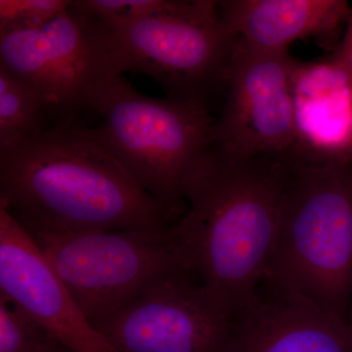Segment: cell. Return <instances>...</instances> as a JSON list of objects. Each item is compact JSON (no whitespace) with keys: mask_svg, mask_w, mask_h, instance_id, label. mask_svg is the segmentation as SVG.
Here are the masks:
<instances>
[{"mask_svg":"<svg viewBox=\"0 0 352 352\" xmlns=\"http://www.w3.org/2000/svg\"><path fill=\"white\" fill-rule=\"evenodd\" d=\"M289 175V157L232 159L214 150L173 226L185 268L231 319L267 272Z\"/></svg>","mask_w":352,"mask_h":352,"instance_id":"cell-2","label":"cell"},{"mask_svg":"<svg viewBox=\"0 0 352 352\" xmlns=\"http://www.w3.org/2000/svg\"><path fill=\"white\" fill-rule=\"evenodd\" d=\"M201 0H82L90 12L101 20H136L190 12Z\"/></svg>","mask_w":352,"mask_h":352,"instance_id":"cell-16","label":"cell"},{"mask_svg":"<svg viewBox=\"0 0 352 352\" xmlns=\"http://www.w3.org/2000/svg\"><path fill=\"white\" fill-rule=\"evenodd\" d=\"M0 295L71 352H118L69 295L31 236L0 208Z\"/></svg>","mask_w":352,"mask_h":352,"instance_id":"cell-10","label":"cell"},{"mask_svg":"<svg viewBox=\"0 0 352 352\" xmlns=\"http://www.w3.org/2000/svg\"><path fill=\"white\" fill-rule=\"evenodd\" d=\"M94 135L139 186L182 217L186 196L214 154V122L203 102L139 94L120 76L104 88Z\"/></svg>","mask_w":352,"mask_h":352,"instance_id":"cell-4","label":"cell"},{"mask_svg":"<svg viewBox=\"0 0 352 352\" xmlns=\"http://www.w3.org/2000/svg\"><path fill=\"white\" fill-rule=\"evenodd\" d=\"M352 82V12L347 21L342 41L331 56Z\"/></svg>","mask_w":352,"mask_h":352,"instance_id":"cell-18","label":"cell"},{"mask_svg":"<svg viewBox=\"0 0 352 352\" xmlns=\"http://www.w3.org/2000/svg\"><path fill=\"white\" fill-rule=\"evenodd\" d=\"M351 159H352V153H351Z\"/></svg>","mask_w":352,"mask_h":352,"instance_id":"cell-20","label":"cell"},{"mask_svg":"<svg viewBox=\"0 0 352 352\" xmlns=\"http://www.w3.org/2000/svg\"><path fill=\"white\" fill-rule=\"evenodd\" d=\"M264 280L349 323L352 307V160L289 157Z\"/></svg>","mask_w":352,"mask_h":352,"instance_id":"cell-3","label":"cell"},{"mask_svg":"<svg viewBox=\"0 0 352 352\" xmlns=\"http://www.w3.org/2000/svg\"><path fill=\"white\" fill-rule=\"evenodd\" d=\"M0 208L29 234L166 228L179 219L139 186L91 129L76 126L0 150Z\"/></svg>","mask_w":352,"mask_h":352,"instance_id":"cell-1","label":"cell"},{"mask_svg":"<svg viewBox=\"0 0 352 352\" xmlns=\"http://www.w3.org/2000/svg\"><path fill=\"white\" fill-rule=\"evenodd\" d=\"M101 21L120 75L142 74L168 97L206 104L224 82L236 38L220 18L219 1L201 0L194 10L175 15Z\"/></svg>","mask_w":352,"mask_h":352,"instance_id":"cell-7","label":"cell"},{"mask_svg":"<svg viewBox=\"0 0 352 352\" xmlns=\"http://www.w3.org/2000/svg\"><path fill=\"white\" fill-rule=\"evenodd\" d=\"M292 83L296 145L291 156L351 159L352 82L344 72L331 57L296 61Z\"/></svg>","mask_w":352,"mask_h":352,"instance_id":"cell-13","label":"cell"},{"mask_svg":"<svg viewBox=\"0 0 352 352\" xmlns=\"http://www.w3.org/2000/svg\"><path fill=\"white\" fill-rule=\"evenodd\" d=\"M0 68L34 88L45 106L48 129L75 126L94 111L104 88L120 75L103 22L82 0L71 1L45 25L0 31Z\"/></svg>","mask_w":352,"mask_h":352,"instance_id":"cell-5","label":"cell"},{"mask_svg":"<svg viewBox=\"0 0 352 352\" xmlns=\"http://www.w3.org/2000/svg\"><path fill=\"white\" fill-rule=\"evenodd\" d=\"M69 3L66 0H0V31L41 27Z\"/></svg>","mask_w":352,"mask_h":352,"instance_id":"cell-17","label":"cell"},{"mask_svg":"<svg viewBox=\"0 0 352 352\" xmlns=\"http://www.w3.org/2000/svg\"><path fill=\"white\" fill-rule=\"evenodd\" d=\"M0 352H71L22 308L0 295Z\"/></svg>","mask_w":352,"mask_h":352,"instance_id":"cell-15","label":"cell"},{"mask_svg":"<svg viewBox=\"0 0 352 352\" xmlns=\"http://www.w3.org/2000/svg\"><path fill=\"white\" fill-rule=\"evenodd\" d=\"M349 326H351V327L352 329V307H351V312H349Z\"/></svg>","mask_w":352,"mask_h":352,"instance_id":"cell-19","label":"cell"},{"mask_svg":"<svg viewBox=\"0 0 352 352\" xmlns=\"http://www.w3.org/2000/svg\"><path fill=\"white\" fill-rule=\"evenodd\" d=\"M219 10L241 43L278 54L307 38L335 51L352 12L346 0H226L219 1Z\"/></svg>","mask_w":352,"mask_h":352,"instance_id":"cell-12","label":"cell"},{"mask_svg":"<svg viewBox=\"0 0 352 352\" xmlns=\"http://www.w3.org/2000/svg\"><path fill=\"white\" fill-rule=\"evenodd\" d=\"M47 129L45 106L38 92L0 68V150Z\"/></svg>","mask_w":352,"mask_h":352,"instance_id":"cell-14","label":"cell"},{"mask_svg":"<svg viewBox=\"0 0 352 352\" xmlns=\"http://www.w3.org/2000/svg\"><path fill=\"white\" fill-rule=\"evenodd\" d=\"M173 228L28 234L91 323L164 275L186 270Z\"/></svg>","mask_w":352,"mask_h":352,"instance_id":"cell-6","label":"cell"},{"mask_svg":"<svg viewBox=\"0 0 352 352\" xmlns=\"http://www.w3.org/2000/svg\"><path fill=\"white\" fill-rule=\"evenodd\" d=\"M228 352H352V329L263 279L231 319Z\"/></svg>","mask_w":352,"mask_h":352,"instance_id":"cell-11","label":"cell"},{"mask_svg":"<svg viewBox=\"0 0 352 352\" xmlns=\"http://www.w3.org/2000/svg\"><path fill=\"white\" fill-rule=\"evenodd\" d=\"M296 63L288 53L252 50L236 38L224 76L226 105L214 124V152L240 160L294 152Z\"/></svg>","mask_w":352,"mask_h":352,"instance_id":"cell-9","label":"cell"},{"mask_svg":"<svg viewBox=\"0 0 352 352\" xmlns=\"http://www.w3.org/2000/svg\"><path fill=\"white\" fill-rule=\"evenodd\" d=\"M91 324L118 352H228L230 340V315L184 268Z\"/></svg>","mask_w":352,"mask_h":352,"instance_id":"cell-8","label":"cell"}]
</instances>
